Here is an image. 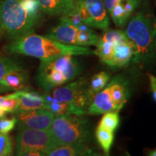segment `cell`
<instances>
[{
  "label": "cell",
  "instance_id": "6da1fadb",
  "mask_svg": "<svg viewBox=\"0 0 156 156\" xmlns=\"http://www.w3.org/2000/svg\"><path fill=\"white\" fill-rule=\"evenodd\" d=\"M41 12L36 0H3L0 2V38L15 40L34 33Z\"/></svg>",
  "mask_w": 156,
  "mask_h": 156
},
{
  "label": "cell",
  "instance_id": "7a4b0ae2",
  "mask_svg": "<svg viewBox=\"0 0 156 156\" xmlns=\"http://www.w3.org/2000/svg\"><path fill=\"white\" fill-rule=\"evenodd\" d=\"M8 54H17L33 56L41 60H48L60 55H95V51L88 46L67 45L56 41L46 36L34 33L18 38L4 47Z\"/></svg>",
  "mask_w": 156,
  "mask_h": 156
},
{
  "label": "cell",
  "instance_id": "3957f363",
  "mask_svg": "<svg viewBox=\"0 0 156 156\" xmlns=\"http://www.w3.org/2000/svg\"><path fill=\"white\" fill-rule=\"evenodd\" d=\"M125 33L133 45V65L143 67L153 63L156 38V19L153 14L136 12L130 17Z\"/></svg>",
  "mask_w": 156,
  "mask_h": 156
},
{
  "label": "cell",
  "instance_id": "277c9868",
  "mask_svg": "<svg viewBox=\"0 0 156 156\" xmlns=\"http://www.w3.org/2000/svg\"><path fill=\"white\" fill-rule=\"evenodd\" d=\"M75 56L65 54L41 60L37 75L39 86L50 93L57 87L75 80L81 73L82 67Z\"/></svg>",
  "mask_w": 156,
  "mask_h": 156
},
{
  "label": "cell",
  "instance_id": "5b68a950",
  "mask_svg": "<svg viewBox=\"0 0 156 156\" xmlns=\"http://www.w3.org/2000/svg\"><path fill=\"white\" fill-rule=\"evenodd\" d=\"M50 131L57 145H87L91 137L89 121L83 115L54 116Z\"/></svg>",
  "mask_w": 156,
  "mask_h": 156
},
{
  "label": "cell",
  "instance_id": "8992f818",
  "mask_svg": "<svg viewBox=\"0 0 156 156\" xmlns=\"http://www.w3.org/2000/svg\"><path fill=\"white\" fill-rule=\"evenodd\" d=\"M56 100L65 102L69 105L71 114L84 115L87 113V108L92 102L89 94L86 78L80 79L64 86L56 87L52 93Z\"/></svg>",
  "mask_w": 156,
  "mask_h": 156
},
{
  "label": "cell",
  "instance_id": "52a82bcc",
  "mask_svg": "<svg viewBox=\"0 0 156 156\" xmlns=\"http://www.w3.org/2000/svg\"><path fill=\"white\" fill-rule=\"evenodd\" d=\"M57 145L50 129H19L16 136V153L22 155L29 151H38L46 155Z\"/></svg>",
  "mask_w": 156,
  "mask_h": 156
},
{
  "label": "cell",
  "instance_id": "ba28073f",
  "mask_svg": "<svg viewBox=\"0 0 156 156\" xmlns=\"http://www.w3.org/2000/svg\"><path fill=\"white\" fill-rule=\"evenodd\" d=\"M78 12L83 23L90 28L107 30L109 17L103 0H77Z\"/></svg>",
  "mask_w": 156,
  "mask_h": 156
},
{
  "label": "cell",
  "instance_id": "9c48e42d",
  "mask_svg": "<svg viewBox=\"0 0 156 156\" xmlns=\"http://www.w3.org/2000/svg\"><path fill=\"white\" fill-rule=\"evenodd\" d=\"M18 129H50L54 114L46 108L15 113Z\"/></svg>",
  "mask_w": 156,
  "mask_h": 156
},
{
  "label": "cell",
  "instance_id": "30bf717a",
  "mask_svg": "<svg viewBox=\"0 0 156 156\" xmlns=\"http://www.w3.org/2000/svg\"><path fill=\"white\" fill-rule=\"evenodd\" d=\"M142 0H103L106 9L113 22L117 27L122 28L139 7Z\"/></svg>",
  "mask_w": 156,
  "mask_h": 156
},
{
  "label": "cell",
  "instance_id": "8fae6325",
  "mask_svg": "<svg viewBox=\"0 0 156 156\" xmlns=\"http://www.w3.org/2000/svg\"><path fill=\"white\" fill-rule=\"evenodd\" d=\"M106 86L108 89L111 99L119 112L127 102L129 96V83L124 77L116 75L108 82Z\"/></svg>",
  "mask_w": 156,
  "mask_h": 156
},
{
  "label": "cell",
  "instance_id": "7c38bea8",
  "mask_svg": "<svg viewBox=\"0 0 156 156\" xmlns=\"http://www.w3.org/2000/svg\"><path fill=\"white\" fill-rule=\"evenodd\" d=\"M43 12L49 15H69L78 12L77 0H36Z\"/></svg>",
  "mask_w": 156,
  "mask_h": 156
},
{
  "label": "cell",
  "instance_id": "4fadbf2b",
  "mask_svg": "<svg viewBox=\"0 0 156 156\" xmlns=\"http://www.w3.org/2000/svg\"><path fill=\"white\" fill-rule=\"evenodd\" d=\"M60 23L50 30L46 36L62 44L77 46V34L79 29L69 21L61 17Z\"/></svg>",
  "mask_w": 156,
  "mask_h": 156
},
{
  "label": "cell",
  "instance_id": "5bb4252c",
  "mask_svg": "<svg viewBox=\"0 0 156 156\" xmlns=\"http://www.w3.org/2000/svg\"><path fill=\"white\" fill-rule=\"evenodd\" d=\"M133 55V45L128 38L122 41L115 43L112 58L108 66L113 69L126 67L132 61Z\"/></svg>",
  "mask_w": 156,
  "mask_h": 156
},
{
  "label": "cell",
  "instance_id": "9a60e30c",
  "mask_svg": "<svg viewBox=\"0 0 156 156\" xmlns=\"http://www.w3.org/2000/svg\"><path fill=\"white\" fill-rule=\"evenodd\" d=\"M28 75L23 68L7 74L0 81V91H19L26 89Z\"/></svg>",
  "mask_w": 156,
  "mask_h": 156
},
{
  "label": "cell",
  "instance_id": "2e32d148",
  "mask_svg": "<svg viewBox=\"0 0 156 156\" xmlns=\"http://www.w3.org/2000/svg\"><path fill=\"white\" fill-rule=\"evenodd\" d=\"M44 98L43 95L34 91L23 90L18 98V108L17 112L44 108Z\"/></svg>",
  "mask_w": 156,
  "mask_h": 156
},
{
  "label": "cell",
  "instance_id": "e0dca14e",
  "mask_svg": "<svg viewBox=\"0 0 156 156\" xmlns=\"http://www.w3.org/2000/svg\"><path fill=\"white\" fill-rule=\"evenodd\" d=\"M87 145H58L46 153L48 156H78L90 155Z\"/></svg>",
  "mask_w": 156,
  "mask_h": 156
},
{
  "label": "cell",
  "instance_id": "ac0fdd59",
  "mask_svg": "<svg viewBox=\"0 0 156 156\" xmlns=\"http://www.w3.org/2000/svg\"><path fill=\"white\" fill-rule=\"evenodd\" d=\"M77 27L79 29L77 34V46H96L100 36H98L90 27L84 23Z\"/></svg>",
  "mask_w": 156,
  "mask_h": 156
},
{
  "label": "cell",
  "instance_id": "d6986e66",
  "mask_svg": "<svg viewBox=\"0 0 156 156\" xmlns=\"http://www.w3.org/2000/svg\"><path fill=\"white\" fill-rule=\"evenodd\" d=\"M43 96L45 103L44 108L51 112L54 116L71 113V108L68 103L56 100L53 96L48 94H45Z\"/></svg>",
  "mask_w": 156,
  "mask_h": 156
},
{
  "label": "cell",
  "instance_id": "ffe728a7",
  "mask_svg": "<svg viewBox=\"0 0 156 156\" xmlns=\"http://www.w3.org/2000/svg\"><path fill=\"white\" fill-rule=\"evenodd\" d=\"M110 78V75L106 72H101L93 76L88 86V92L92 99L98 93L106 87Z\"/></svg>",
  "mask_w": 156,
  "mask_h": 156
},
{
  "label": "cell",
  "instance_id": "44dd1931",
  "mask_svg": "<svg viewBox=\"0 0 156 156\" xmlns=\"http://www.w3.org/2000/svg\"><path fill=\"white\" fill-rule=\"evenodd\" d=\"M95 137L99 145L106 155H109L111 147L114 139V132L108 131L100 126H98L95 132Z\"/></svg>",
  "mask_w": 156,
  "mask_h": 156
},
{
  "label": "cell",
  "instance_id": "7402d4cb",
  "mask_svg": "<svg viewBox=\"0 0 156 156\" xmlns=\"http://www.w3.org/2000/svg\"><path fill=\"white\" fill-rule=\"evenodd\" d=\"M23 90L0 96V108L3 109L6 113L15 114L18 108V98Z\"/></svg>",
  "mask_w": 156,
  "mask_h": 156
},
{
  "label": "cell",
  "instance_id": "603a6c76",
  "mask_svg": "<svg viewBox=\"0 0 156 156\" xmlns=\"http://www.w3.org/2000/svg\"><path fill=\"white\" fill-rule=\"evenodd\" d=\"M119 125V116L118 112H110L103 114L98 126L108 131L114 132Z\"/></svg>",
  "mask_w": 156,
  "mask_h": 156
},
{
  "label": "cell",
  "instance_id": "cb8c5ba5",
  "mask_svg": "<svg viewBox=\"0 0 156 156\" xmlns=\"http://www.w3.org/2000/svg\"><path fill=\"white\" fill-rule=\"evenodd\" d=\"M21 68L22 67L17 62L13 60L12 58L4 56L0 52V81L7 74Z\"/></svg>",
  "mask_w": 156,
  "mask_h": 156
},
{
  "label": "cell",
  "instance_id": "d4e9b609",
  "mask_svg": "<svg viewBox=\"0 0 156 156\" xmlns=\"http://www.w3.org/2000/svg\"><path fill=\"white\" fill-rule=\"evenodd\" d=\"M12 142L7 134L0 132V156H9L12 154Z\"/></svg>",
  "mask_w": 156,
  "mask_h": 156
},
{
  "label": "cell",
  "instance_id": "484cf974",
  "mask_svg": "<svg viewBox=\"0 0 156 156\" xmlns=\"http://www.w3.org/2000/svg\"><path fill=\"white\" fill-rule=\"evenodd\" d=\"M17 121L16 117L11 119L2 118L0 119V132L3 134H8L16 125Z\"/></svg>",
  "mask_w": 156,
  "mask_h": 156
},
{
  "label": "cell",
  "instance_id": "4316f807",
  "mask_svg": "<svg viewBox=\"0 0 156 156\" xmlns=\"http://www.w3.org/2000/svg\"><path fill=\"white\" fill-rule=\"evenodd\" d=\"M150 80V85H151V89L153 93V100L156 102V77L155 75H152L151 73L147 74Z\"/></svg>",
  "mask_w": 156,
  "mask_h": 156
},
{
  "label": "cell",
  "instance_id": "83f0119b",
  "mask_svg": "<svg viewBox=\"0 0 156 156\" xmlns=\"http://www.w3.org/2000/svg\"><path fill=\"white\" fill-rule=\"evenodd\" d=\"M22 155L24 156H44L45 155L44 153L38 151H29L23 153Z\"/></svg>",
  "mask_w": 156,
  "mask_h": 156
},
{
  "label": "cell",
  "instance_id": "f1b7e54d",
  "mask_svg": "<svg viewBox=\"0 0 156 156\" xmlns=\"http://www.w3.org/2000/svg\"><path fill=\"white\" fill-rule=\"evenodd\" d=\"M5 114H6V112H5L3 109H2L1 108H0V119L3 118V117L5 116Z\"/></svg>",
  "mask_w": 156,
  "mask_h": 156
},
{
  "label": "cell",
  "instance_id": "f546056e",
  "mask_svg": "<svg viewBox=\"0 0 156 156\" xmlns=\"http://www.w3.org/2000/svg\"><path fill=\"white\" fill-rule=\"evenodd\" d=\"M154 57H155V62H156V38L155 41V46H154Z\"/></svg>",
  "mask_w": 156,
  "mask_h": 156
},
{
  "label": "cell",
  "instance_id": "4dcf8cb0",
  "mask_svg": "<svg viewBox=\"0 0 156 156\" xmlns=\"http://www.w3.org/2000/svg\"><path fill=\"white\" fill-rule=\"evenodd\" d=\"M148 155H151V156H156V150H154V151H151Z\"/></svg>",
  "mask_w": 156,
  "mask_h": 156
}]
</instances>
